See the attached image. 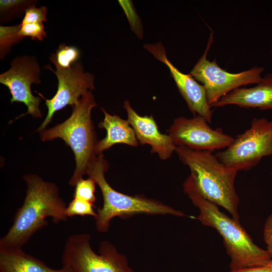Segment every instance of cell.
Listing matches in <instances>:
<instances>
[{
  "label": "cell",
  "instance_id": "obj_19",
  "mask_svg": "<svg viewBox=\"0 0 272 272\" xmlns=\"http://www.w3.org/2000/svg\"><path fill=\"white\" fill-rule=\"evenodd\" d=\"M96 184L95 181L91 177L81 179L75 186L74 198L85 200L94 203L96 201L95 195Z\"/></svg>",
  "mask_w": 272,
  "mask_h": 272
},
{
  "label": "cell",
  "instance_id": "obj_28",
  "mask_svg": "<svg viewBox=\"0 0 272 272\" xmlns=\"http://www.w3.org/2000/svg\"><path fill=\"white\" fill-rule=\"evenodd\" d=\"M271 174H272V172H271Z\"/></svg>",
  "mask_w": 272,
  "mask_h": 272
},
{
  "label": "cell",
  "instance_id": "obj_15",
  "mask_svg": "<svg viewBox=\"0 0 272 272\" xmlns=\"http://www.w3.org/2000/svg\"><path fill=\"white\" fill-rule=\"evenodd\" d=\"M103 120L98 124L99 128L106 129V137L98 141L95 149L96 155L102 154L106 150L117 144H124L131 147H137L139 142L134 131L127 120L117 115H111L104 108Z\"/></svg>",
  "mask_w": 272,
  "mask_h": 272
},
{
  "label": "cell",
  "instance_id": "obj_12",
  "mask_svg": "<svg viewBox=\"0 0 272 272\" xmlns=\"http://www.w3.org/2000/svg\"><path fill=\"white\" fill-rule=\"evenodd\" d=\"M144 48L169 69L190 112L194 116L196 114L199 115L209 123H211L213 111L208 103L206 91L203 85L197 83L190 74H185L181 72L170 61L165 48L161 42L146 44Z\"/></svg>",
  "mask_w": 272,
  "mask_h": 272
},
{
  "label": "cell",
  "instance_id": "obj_1",
  "mask_svg": "<svg viewBox=\"0 0 272 272\" xmlns=\"http://www.w3.org/2000/svg\"><path fill=\"white\" fill-rule=\"evenodd\" d=\"M23 178L27 185L24 201L9 231L1 238L0 247L22 248L37 231L47 225L46 218H51L56 224L68 218L67 206L55 183L34 174Z\"/></svg>",
  "mask_w": 272,
  "mask_h": 272
},
{
  "label": "cell",
  "instance_id": "obj_17",
  "mask_svg": "<svg viewBox=\"0 0 272 272\" xmlns=\"http://www.w3.org/2000/svg\"><path fill=\"white\" fill-rule=\"evenodd\" d=\"M80 56V51L78 48L61 43L55 53L49 57L50 60L54 64L63 69H69L77 62Z\"/></svg>",
  "mask_w": 272,
  "mask_h": 272
},
{
  "label": "cell",
  "instance_id": "obj_8",
  "mask_svg": "<svg viewBox=\"0 0 272 272\" xmlns=\"http://www.w3.org/2000/svg\"><path fill=\"white\" fill-rule=\"evenodd\" d=\"M214 41V33L209 37L206 49L193 66L190 74L204 87L208 103L211 107L222 97L242 86L258 84L264 68L254 66L238 73H231L220 67L216 59L210 61L207 54Z\"/></svg>",
  "mask_w": 272,
  "mask_h": 272
},
{
  "label": "cell",
  "instance_id": "obj_5",
  "mask_svg": "<svg viewBox=\"0 0 272 272\" xmlns=\"http://www.w3.org/2000/svg\"><path fill=\"white\" fill-rule=\"evenodd\" d=\"M108 168V163L102 153L92 159L87 172L99 187L103 197V205L97 210L95 218L98 231L106 232L111 220L116 217H128L139 214L184 216L183 212L159 201L142 196L128 195L115 190L106 180L105 173Z\"/></svg>",
  "mask_w": 272,
  "mask_h": 272
},
{
  "label": "cell",
  "instance_id": "obj_25",
  "mask_svg": "<svg viewBox=\"0 0 272 272\" xmlns=\"http://www.w3.org/2000/svg\"><path fill=\"white\" fill-rule=\"evenodd\" d=\"M263 238L269 255L272 258V213L267 218L263 229Z\"/></svg>",
  "mask_w": 272,
  "mask_h": 272
},
{
  "label": "cell",
  "instance_id": "obj_27",
  "mask_svg": "<svg viewBox=\"0 0 272 272\" xmlns=\"http://www.w3.org/2000/svg\"><path fill=\"white\" fill-rule=\"evenodd\" d=\"M271 55H272V43L271 44Z\"/></svg>",
  "mask_w": 272,
  "mask_h": 272
},
{
  "label": "cell",
  "instance_id": "obj_14",
  "mask_svg": "<svg viewBox=\"0 0 272 272\" xmlns=\"http://www.w3.org/2000/svg\"><path fill=\"white\" fill-rule=\"evenodd\" d=\"M235 105L241 108L272 109V74H268L253 87L238 88L222 97L211 107Z\"/></svg>",
  "mask_w": 272,
  "mask_h": 272
},
{
  "label": "cell",
  "instance_id": "obj_10",
  "mask_svg": "<svg viewBox=\"0 0 272 272\" xmlns=\"http://www.w3.org/2000/svg\"><path fill=\"white\" fill-rule=\"evenodd\" d=\"M40 72L35 57L24 55L14 58L10 68L1 74L0 83L9 89L12 95L11 103L21 102L27 107V111L16 119L28 114L35 118L41 117L39 109L41 98L34 96L31 89L32 84L40 83Z\"/></svg>",
  "mask_w": 272,
  "mask_h": 272
},
{
  "label": "cell",
  "instance_id": "obj_2",
  "mask_svg": "<svg viewBox=\"0 0 272 272\" xmlns=\"http://www.w3.org/2000/svg\"><path fill=\"white\" fill-rule=\"evenodd\" d=\"M190 174L185 182L206 199L222 207L239 221V197L235 188L236 170L221 163L212 152L177 146L175 151Z\"/></svg>",
  "mask_w": 272,
  "mask_h": 272
},
{
  "label": "cell",
  "instance_id": "obj_6",
  "mask_svg": "<svg viewBox=\"0 0 272 272\" xmlns=\"http://www.w3.org/2000/svg\"><path fill=\"white\" fill-rule=\"evenodd\" d=\"M90 239L88 233L70 236L62 251V266L73 272H135L129 266L127 257L110 242L102 241L97 254L92 248Z\"/></svg>",
  "mask_w": 272,
  "mask_h": 272
},
{
  "label": "cell",
  "instance_id": "obj_3",
  "mask_svg": "<svg viewBox=\"0 0 272 272\" xmlns=\"http://www.w3.org/2000/svg\"><path fill=\"white\" fill-rule=\"evenodd\" d=\"M183 190L199 211L196 219L204 226L215 229L223 237L231 258V270L261 266L271 260L267 251L254 243L239 221L221 212L218 205L204 198L185 182Z\"/></svg>",
  "mask_w": 272,
  "mask_h": 272
},
{
  "label": "cell",
  "instance_id": "obj_21",
  "mask_svg": "<svg viewBox=\"0 0 272 272\" xmlns=\"http://www.w3.org/2000/svg\"><path fill=\"white\" fill-rule=\"evenodd\" d=\"M118 2L125 11L131 29L139 38H142L143 30L141 22L134 10L132 3L130 1H119Z\"/></svg>",
  "mask_w": 272,
  "mask_h": 272
},
{
  "label": "cell",
  "instance_id": "obj_16",
  "mask_svg": "<svg viewBox=\"0 0 272 272\" xmlns=\"http://www.w3.org/2000/svg\"><path fill=\"white\" fill-rule=\"evenodd\" d=\"M1 272H73L67 267H49L44 262L21 248L0 247Z\"/></svg>",
  "mask_w": 272,
  "mask_h": 272
},
{
  "label": "cell",
  "instance_id": "obj_9",
  "mask_svg": "<svg viewBox=\"0 0 272 272\" xmlns=\"http://www.w3.org/2000/svg\"><path fill=\"white\" fill-rule=\"evenodd\" d=\"M54 71L50 66H46L56 76L58 81L57 90L51 99H46L42 94H37L45 101L48 113L45 119L36 131L46 129L51 121L53 114L67 105L77 104L81 97L89 91L94 90L95 77L91 73L85 72L81 62L74 63L69 69H63L54 65Z\"/></svg>",
  "mask_w": 272,
  "mask_h": 272
},
{
  "label": "cell",
  "instance_id": "obj_18",
  "mask_svg": "<svg viewBox=\"0 0 272 272\" xmlns=\"http://www.w3.org/2000/svg\"><path fill=\"white\" fill-rule=\"evenodd\" d=\"M21 24L11 26L0 27V55L1 59L11 51L12 46L22 40L23 37L19 35Z\"/></svg>",
  "mask_w": 272,
  "mask_h": 272
},
{
  "label": "cell",
  "instance_id": "obj_26",
  "mask_svg": "<svg viewBox=\"0 0 272 272\" xmlns=\"http://www.w3.org/2000/svg\"><path fill=\"white\" fill-rule=\"evenodd\" d=\"M230 272H272V258L268 263L263 265L230 270Z\"/></svg>",
  "mask_w": 272,
  "mask_h": 272
},
{
  "label": "cell",
  "instance_id": "obj_4",
  "mask_svg": "<svg viewBox=\"0 0 272 272\" xmlns=\"http://www.w3.org/2000/svg\"><path fill=\"white\" fill-rule=\"evenodd\" d=\"M96 106L90 91L72 106V114L66 120L39 132L43 142L60 138L72 149L76 161V168L69 181L73 186L87 174L89 164L96 155L95 149L98 141L91 119V111Z\"/></svg>",
  "mask_w": 272,
  "mask_h": 272
},
{
  "label": "cell",
  "instance_id": "obj_20",
  "mask_svg": "<svg viewBox=\"0 0 272 272\" xmlns=\"http://www.w3.org/2000/svg\"><path fill=\"white\" fill-rule=\"evenodd\" d=\"M94 203L88 201L74 198L66 207V213L67 217L74 216H91L94 218L97 216Z\"/></svg>",
  "mask_w": 272,
  "mask_h": 272
},
{
  "label": "cell",
  "instance_id": "obj_13",
  "mask_svg": "<svg viewBox=\"0 0 272 272\" xmlns=\"http://www.w3.org/2000/svg\"><path fill=\"white\" fill-rule=\"evenodd\" d=\"M123 107L127 115V121L133 129L141 145H149L152 153H157L162 160L169 158L175 151L176 146L168 135L162 133L152 115L141 116L125 100Z\"/></svg>",
  "mask_w": 272,
  "mask_h": 272
},
{
  "label": "cell",
  "instance_id": "obj_7",
  "mask_svg": "<svg viewBox=\"0 0 272 272\" xmlns=\"http://www.w3.org/2000/svg\"><path fill=\"white\" fill-rule=\"evenodd\" d=\"M269 156H272V120L265 118H253L249 128L216 154L221 163L237 171L249 170Z\"/></svg>",
  "mask_w": 272,
  "mask_h": 272
},
{
  "label": "cell",
  "instance_id": "obj_22",
  "mask_svg": "<svg viewBox=\"0 0 272 272\" xmlns=\"http://www.w3.org/2000/svg\"><path fill=\"white\" fill-rule=\"evenodd\" d=\"M21 27L19 31V35L23 37H31L33 40L37 39L42 41L43 38L46 36V33L44 29L43 23L35 22L28 23H21Z\"/></svg>",
  "mask_w": 272,
  "mask_h": 272
},
{
  "label": "cell",
  "instance_id": "obj_23",
  "mask_svg": "<svg viewBox=\"0 0 272 272\" xmlns=\"http://www.w3.org/2000/svg\"><path fill=\"white\" fill-rule=\"evenodd\" d=\"M47 9L45 6L37 8L34 5L31 6L25 10L22 23H43L47 21Z\"/></svg>",
  "mask_w": 272,
  "mask_h": 272
},
{
  "label": "cell",
  "instance_id": "obj_24",
  "mask_svg": "<svg viewBox=\"0 0 272 272\" xmlns=\"http://www.w3.org/2000/svg\"><path fill=\"white\" fill-rule=\"evenodd\" d=\"M34 3L31 1L23 0H1L0 1V12L1 14H10L15 13L17 10H25L29 7L30 3Z\"/></svg>",
  "mask_w": 272,
  "mask_h": 272
},
{
  "label": "cell",
  "instance_id": "obj_11",
  "mask_svg": "<svg viewBox=\"0 0 272 272\" xmlns=\"http://www.w3.org/2000/svg\"><path fill=\"white\" fill-rule=\"evenodd\" d=\"M199 115L193 118L179 117L175 119L168 130V135L175 145L194 150L212 152L226 149L234 138L224 133L221 129H213Z\"/></svg>",
  "mask_w": 272,
  "mask_h": 272
}]
</instances>
